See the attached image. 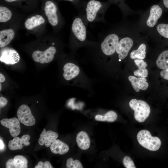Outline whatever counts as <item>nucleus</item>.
I'll use <instances>...</instances> for the list:
<instances>
[{"label":"nucleus","instance_id":"nucleus-1","mask_svg":"<svg viewBox=\"0 0 168 168\" xmlns=\"http://www.w3.org/2000/svg\"><path fill=\"white\" fill-rule=\"evenodd\" d=\"M137 138L141 146L151 151L158 150L161 145L160 139L157 137L152 136L150 132L147 130L139 131L137 134Z\"/></svg>","mask_w":168,"mask_h":168},{"label":"nucleus","instance_id":"nucleus-2","mask_svg":"<svg viewBox=\"0 0 168 168\" xmlns=\"http://www.w3.org/2000/svg\"><path fill=\"white\" fill-rule=\"evenodd\" d=\"M130 108L134 111L135 119L138 122H144L149 116L150 108L145 101L133 99L129 102Z\"/></svg>","mask_w":168,"mask_h":168},{"label":"nucleus","instance_id":"nucleus-3","mask_svg":"<svg viewBox=\"0 0 168 168\" xmlns=\"http://www.w3.org/2000/svg\"><path fill=\"white\" fill-rule=\"evenodd\" d=\"M119 35L115 33H111L107 35L104 39L100 45L103 53L109 56L113 54L120 40Z\"/></svg>","mask_w":168,"mask_h":168},{"label":"nucleus","instance_id":"nucleus-4","mask_svg":"<svg viewBox=\"0 0 168 168\" xmlns=\"http://www.w3.org/2000/svg\"><path fill=\"white\" fill-rule=\"evenodd\" d=\"M56 52V48L51 46L43 52L39 50L35 51L32 54V57L33 60L41 64L48 63L53 59Z\"/></svg>","mask_w":168,"mask_h":168},{"label":"nucleus","instance_id":"nucleus-5","mask_svg":"<svg viewBox=\"0 0 168 168\" xmlns=\"http://www.w3.org/2000/svg\"><path fill=\"white\" fill-rule=\"evenodd\" d=\"M17 115L19 121L26 126H31L35 124V119L30 109L26 105H22L19 107Z\"/></svg>","mask_w":168,"mask_h":168},{"label":"nucleus","instance_id":"nucleus-6","mask_svg":"<svg viewBox=\"0 0 168 168\" xmlns=\"http://www.w3.org/2000/svg\"><path fill=\"white\" fill-rule=\"evenodd\" d=\"M72 32L76 39L83 42L86 38V28L82 19L77 17L73 20L72 26Z\"/></svg>","mask_w":168,"mask_h":168},{"label":"nucleus","instance_id":"nucleus-7","mask_svg":"<svg viewBox=\"0 0 168 168\" xmlns=\"http://www.w3.org/2000/svg\"><path fill=\"white\" fill-rule=\"evenodd\" d=\"M20 59L19 54L12 48L5 47L0 50V61L6 64H14L18 63Z\"/></svg>","mask_w":168,"mask_h":168},{"label":"nucleus","instance_id":"nucleus-8","mask_svg":"<svg viewBox=\"0 0 168 168\" xmlns=\"http://www.w3.org/2000/svg\"><path fill=\"white\" fill-rule=\"evenodd\" d=\"M133 44V40L130 37H125L120 39L115 52L118 54L119 61H121L127 56Z\"/></svg>","mask_w":168,"mask_h":168},{"label":"nucleus","instance_id":"nucleus-9","mask_svg":"<svg viewBox=\"0 0 168 168\" xmlns=\"http://www.w3.org/2000/svg\"><path fill=\"white\" fill-rule=\"evenodd\" d=\"M102 5L99 1L91 0L87 3L86 9V18L89 22L96 20L99 15Z\"/></svg>","mask_w":168,"mask_h":168},{"label":"nucleus","instance_id":"nucleus-10","mask_svg":"<svg viewBox=\"0 0 168 168\" xmlns=\"http://www.w3.org/2000/svg\"><path fill=\"white\" fill-rule=\"evenodd\" d=\"M44 11L49 23L52 26H56L58 20L57 13V8L55 4L51 1H47L45 4Z\"/></svg>","mask_w":168,"mask_h":168},{"label":"nucleus","instance_id":"nucleus-11","mask_svg":"<svg viewBox=\"0 0 168 168\" xmlns=\"http://www.w3.org/2000/svg\"><path fill=\"white\" fill-rule=\"evenodd\" d=\"M19 120L14 117L11 119H4L0 121L3 126L9 128L11 135L12 137L18 135L21 132V128Z\"/></svg>","mask_w":168,"mask_h":168},{"label":"nucleus","instance_id":"nucleus-12","mask_svg":"<svg viewBox=\"0 0 168 168\" xmlns=\"http://www.w3.org/2000/svg\"><path fill=\"white\" fill-rule=\"evenodd\" d=\"M30 139V136L28 134L24 135L21 138L16 136L12 140L9 141L8 148L11 150L21 149L24 146L30 145V142L29 140Z\"/></svg>","mask_w":168,"mask_h":168},{"label":"nucleus","instance_id":"nucleus-13","mask_svg":"<svg viewBox=\"0 0 168 168\" xmlns=\"http://www.w3.org/2000/svg\"><path fill=\"white\" fill-rule=\"evenodd\" d=\"M58 136L57 133L50 130L46 131L45 129L44 128L39 139V143L41 146L44 144L46 147H49L56 139Z\"/></svg>","mask_w":168,"mask_h":168},{"label":"nucleus","instance_id":"nucleus-14","mask_svg":"<svg viewBox=\"0 0 168 168\" xmlns=\"http://www.w3.org/2000/svg\"><path fill=\"white\" fill-rule=\"evenodd\" d=\"M162 9L159 5H154L152 6L150 10L149 15L146 21L147 26L150 27L155 26L162 15Z\"/></svg>","mask_w":168,"mask_h":168},{"label":"nucleus","instance_id":"nucleus-15","mask_svg":"<svg viewBox=\"0 0 168 168\" xmlns=\"http://www.w3.org/2000/svg\"><path fill=\"white\" fill-rule=\"evenodd\" d=\"M63 70V77L67 81L71 80L77 77L80 72L78 66L72 63H68L65 64Z\"/></svg>","mask_w":168,"mask_h":168},{"label":"nucleus","instance_id":"nucleus-16","mask_svg":"<svg viewBox=\"0 0 168 168\" xmlns=\"http://www.w3.org/2000/svg\"><path fill=\"white\" fill-rule=\"evenodd\" d=\"M128 78L131 83L133 87L136 92L139 91L140 90H145L148 86V84L147 82V80L145 78H137L133 76H130Z\"/></svg>","mask_w":168,"mask_h":168},{"label":"nucleus","instance_id":"nucleus-17","mask_svg":"<svg viewBox=\"0 0 168 168\" xmlns=\"http://www.w3.org/2000/svg\"><path fill=\"white\" fill-rule=\"evenodd\" d=\"M51 152L54 154L63 155L69 150L68 145L58 139H56L50 146Z\"/></svg>","mask_w":168,"mask_h":168},{"label":"nucleus","instance_id":"nucleus-18","mask_svg":"<svg viewBox=\"0 0 168 168\" xmlns=\"http://www.w3.org/2000/svg\"><path fill=\"white\" fill-rule=\"evenodd\" d=\"M76 141L78 147L81 149L86 150L90 147V140L88 135L85 131H82L77 133Z\"/></svg>","mask_w":168,"mask_h":168},{"label":"nucleus","instance_id":"nucleus-19","mask_svg":"<svg viewBox=\"0 0 168 168\" xmlns=\"http://www.w3.org/2000/svg\"><path fill=\"white\" fill-rule=\"evenodd\" d=\"M14 32L12 29L0 31V47L3 48L9 44L14 38Z\"/></svg>","mask_w":168,"mask_h":168},{"label":"nucleus","instance_id":"nucleus-20","mask_svg":"<svg viewBox=\"0 0 168 168\" xmlns=\"http://www.w3.org/2000/svg\"><path fill=\"white\" fill-rule=\"evenodd\" d=\"M134 62L135 65L138 66V69L135 71L134 75L138 77L145 78L148 74V72L146 68L147 66V64L143 59H135Z\"/></svg>","mask_w":168,"mask_h":168},{"label":"nucleus","instance_id":"nucleus-21","mask_svg":"<svg viewBox=\"0 0 168 168\" xmlns=\"http://www.w3.org/2000/svg\"><path fill=\"white\" fill-rule=\"evenodd\" d=\"M45 20L41 15H36L27 19L25 22V26L28 30L32 29L41 24H43Z\"/></svg>","mask_w":168,"mask_h":168},{"label":"nucleus","instance_id":"nucleus-22","mask_svg":"<svg viewBox=\"0 0 168 168\" xmlns=\"http://www.w3.org/2000/svg\"><path fill=\"white\" fill-rule=\"evenodd\" d=\"M146 49L145 44H141L137 49L131 52L130 54L131 58L132 59H144L146 57Z\"/></svg>","mask_w":168,"mask_h":168},{"label":"nucleus","instance_id":"nucleus-23","mask_svg":"<svg viewBox=\"0 0 168 168\" xmlns=\"http://www.w3.org/2000/svg\"><path fill=\"white\" fill-rule=\"evenodd\" d=\"M156 64L160 69L163 70L168 69V50L161 53L156 60Z\"/></svg>","mask_w":168,"mask_h":168},{"label":"nucleus","instance_id":"nucleus-24","mask_svg":"<svg viewBox=\"0 0 168 168\" xmlns=\"http://www.w3.org/2000/svg\"><path fill=\"white\" fill-rule=\"evenodd\" d=\"M117 117V114L115 112L110 111L104 116L100 114L96 115L95 119L96 120L98 121L113 122L116 119Z\"/></svg>","mask_w":168,"mask_h":168},{"label":"nucleus","instance_id":"nucleus-25","mask_svg":"<svg viewBox=\"0 0 168 168\" xmlns=\"http://www.w3.org/2000/svg\"><path fill=\"white\" fill-rule=\"evenodd\" d=\"M14 168H26L27 167V160L24 156L16 155L13 158Z\"/></svg>","mask_w":168,"mask_h":168},{"label":"nucleus","instance_id":"nucleus-26","mask_svg":"<svg viewBox=\"0 0 168 168\" xmlns=\"http://www.w3.org/2000/svg\"><path fill=\"white\" fill-rule=\"evenodd\" d=\"M12 16V12L9 9L5 7H0L1 22H4L8 21L11 19Z\"/></svg>","mask_w":168,"mask_h":168},{"label":"nucleus","instance_id":"nucleus-27","mask_svg":"<svg viewBox=\"0 0 168 168\" xmlns=\"http://www.w3.org/2000/svg\"><path fill=\"white\" fill-rule=\"evenodd\" d=\"M158 33L163 37L168 38V24L161 23L156 26Z\"/></svg>","mask_w":168,"mask_h":168},{"label":"nucleus","instance_id":"nucleus-28","mask_svg":"<svg viewBox=\"0 0 168 168\" xmlns=\"http://www.w3.org/2000/svg\"><path fill=\"white\" fill-rule=\"evenodd\" d=\"M66 167L68 168H82L83 166L79 161L73 160L71 158H68L66 162Z\"/></svg>","mask_w":168,"mask_h":168},{"label":"nucleus","instance_id":"nucleus-29","mask_svg":"<svg viewBox=\"0 0 168 168\" xmlns=\"http://www.w3.org/2000/svg\"><path fill=\"white\" fill-rule=\"evenodd\" d=\"M123 164L126 168H136L134 162L129 156H126L124 157L123 160Z\"/></svg>","mask_w":168,"mask_h":168},{"label":"nucleus","instance_id":"nucleus-30","mask_svg":"<svg viewBox=\"0 0 168 168\" xmlns=\"http://www.w3.org/2000/svg\"><path fill=\"white\" fill-rule=\"evenodd\" d=\"M8 101L5 98L1 96L0 97V107L2 108L6 105Z\"/></svg>","mask_w":168,"mask_h":168},{"label":"nucleus","instance_id":"nucleus-31","mask_svg":"<svg viewBox=\"0 0 168 168\" xmlns=\"http://www.w3.org/2000/svg\"><path fill=\"white\" fill-rule=\"evenodd\" d=\"M6 166L7 168H14L13 159H10L8 160L6 163Z\"/></svg>","mask_w":168,"mask_h":168},{"label":"nucleus","instance_id":"nucleus-32","mask_svg":"<svg viewBox=\"0 0 168 168\" xmlns=\"http://www.w3.org/2000/svg\"><path fill=\"white\" fill-rule=\"evenodd\" d=\"M160 75L163 78L168 80V69L162 71L160 72Z\"/></svg>","mask_w":168,"mask_h":168},{"label":"nucleus","instance_id":"nucleus-33","mask_svg":"<svg viewBox=\"0 0 168 168\" xmlns=\"http://www.w3.org/2000/svg\"><path fill=\"white\" fill-rule=\"evenodd\" d=\"M53 167L51 165L50 163L48 161H46L44 163V166L43 168H53Z\"/></svg>","mask_w":168,"mask_h":168},{"label":"nucleus","instance_id":"nucleus-34","mask_svg":"<svg viewBox=\"0 0 168 168\" xmlns=\"http://www.w3.org/2000/svg\"><path fill=\"white\" fill-rule=\"evenodd\" d=\"M44 166V163L42 161H39L38 163V165H36L35 167V168H43Z\"/></svg>","mask_w":168,"mask_h":168},{"label":"nucleus","instance_id":"nucleus-35","mask_svg":"<svg viewBox=\"0 0 168 168\" xmlns=\"http://www.w3.org/2000/svg\"><path fill=\"white\" fill-rule=\"evenodd\" d=\"M4 144L1 139L0 140V150H2L4 148Z\"/></svg>","mask_w":168,"mask_h":168},{"label":"nucleus","instance_id":"nucleus-36","mask_svg":"<svg viewBox=\"0 0 168 168\" xmlns=\"http://www.w3.org/2000/svg\"><path fill=\"white\" fill-rule=\"evenodd\" d=\"M5 80L4 76L1 73H0V82H3L5 81Z\"/></svg>","mask_w":168,"mask_h":168},{"label":"nucleus","instance_id":"nucleus-37","mask_svg":"<svg viewBox=\"0 0 168 168\" xmlns=\"http://www.w3.org/2000/svg\"><path fill=\"white\" fill-rule=\"evenodd\" d=\"M163 3L165 7L168 8V0H163Z\"/></svg>","mask_w":168,"mask_h":168},{"label":"nucleus","instance_id":"nucleus-38","mask_svg":"<svg viewBox=\"0 0 168 168\" xmlns=\"http://www.w3.org/2000/svg\"><path fill=\"white\" fill-rule=\"evenodd\" d=\"M18 0H5V1H6V2H12L13 1H18Z\"/></svg>","mask_w":168,"mask_h":168},{"label":"nucleus","instance_id":"nucleus-39","mask_svg":"<svg viewBox=\"0 0 168 168\" xmlns=\"http://www.w3.org/2000/svg\"><path fill=\"white\" fill-rule=\"evenodd\" d=\"M0 91H1V89H2V86H1V83H0Z\"/></svg>","mask_w":168,"mask_h":168},{"label":"nucleus","instance_id":"nucleus-40","mask_svg":"<svg viewBox=\"0 0 168 168\" xmlns=\"http://www.w3.org/2000/svg\"><path fill=\"white\" fill-rule=\"evenodd\" d=\"M68 0L70 1H72L73 0Z\"/></svg>","mask_w":168,"mask_h":168}]
</instances>
